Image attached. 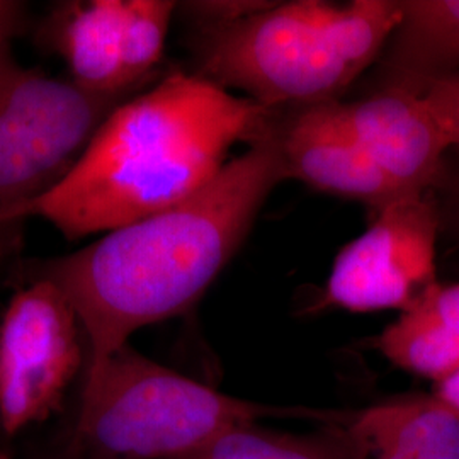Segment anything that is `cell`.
<instances>
[{
	"label": "cell",
	"instance_id": "ac0fdd59",
	"mask_svg": "<svg viewBox=\"0 0 459 459\" xmlns=\"http://www.w3.org/2000/svg\"><path fill=\"white\" fill-rule=\"evenodd\" d=\"M0 459H7V458H5V456H4V455H2V453H0Z\"/></svg>",
	"mask_w": 459,
	"mask_h": 459
},
{
	"label": "cell",
	"instance_id": "9a60e30c",
	"mask_svg": "<svg viewBox=\"0 0 459 459\" xmlns=\"http://www.w3.org/2000/svg\"><path fill=\"white\" fill-rule=\"evenodd\" d=\"M420 92L439 116L449 136L451 148L459 150V74L434 81Z\"/></svg>",
	"mask_w": 459,
	"mask_h": 459
},
{
	"label": "cell",
	"instance_id": "5bb4252c",
	"mask_svg": "<svg viewBox=\"0 0 459 459\" xmlns=\"http://www.w3.org/2000/svg\"><path fill=\"white\" fill-rule=\"evenodd\" d=\"M179 459H347V451L337 427L298 436L248 424L230 429Z\"/></svg>",
	"mask_w": 459,
	"mask_h": 459
},
{
	"label": "cell",
	"instance_id": "277c9868",
	"mask_svg": "<svg viewBox=\"0 0 459 459\" xmlns=\"http://www.w3.org/2000/svg\"><path fill=\"white\" fill-rule=\"evenodd\" d=\"M349 411L273 407L221 394L130 345L85 377L77 437L92 459H179L233 427L263 419L344 426Z\"/></svg>",
	"mask_w": 459,
	"mask_h": 459
},
{
	"label": "cell",
	"instance_id": "9c48e42d",
	"mask_svg": "<svg viewBox=\"0 0 459 459\" xmlns=\"http://www.w3.org/2000/svg\"><path fill=\"white\" fill-rule=\"evenodd\" d=\"M341 109L351 132L400 193L427 195L439 181L451 142L422 92L394 85L341 104Z\"/></svg>",
	"mask_w": 459,
	"mask_h": 459
},
{
	"label": "cell",
	"instance_id": "4fadbf2b",
	"mask_svg": "<svg viewBox=\"0 0 459 459\" xmlns=\"http://www.w3.org/2000/svg\"><path fill=\"white\" fill-rule=\"evenodd\" d=\"M390 43L394 85L420 92L459 74V0H403Z\"/></svg>",
	"mask_w": 459,
	"mask_h": 459
},
{
	"label": "cell",
	"instance_id": "8fae6325",
	"mask_svg": "<svg viewBox=\"0 0 459 459\" xmlns=\"http://www.w3.org/2000/svg\"><path fill=\"white\" fill-rule=\"evenodd\" d=\"M337 430L347 459H459V413L432 394L352 411Z\"/></svg>",
	"mask_w": 459,
	"mask_h": 459
},
{
	"label": "cell",
	"instance_id": "2e32d148",
	"mask_svg": "<svg viewBox=\"0 0 459 459\" xmlns=\"http://www.w3.org/2000/svg\"><path fill=\"white\" fill-rule=\"evenodd\" d=\"M22 24V5L11 0H0V79L14 65L11 58V41Z\"/></svg>",
	"mask_w": 459,
	"mask_h": 459
},
{
	"label": "cell",
	"instance_id": "3957f363",
	"mask_svg": "<svg viewBox=\"0 0 459 459\" xmlns=\"http://www.w3.org/2000/svg\"><path fill=\"white\" fill-rule=\"evenodd\" d=\"M400 0H298L220 24H199L197 75L267 109L333 102L385 48Z\"/></svg>",
	"mask_w": 459,
	"mask_h": 459
},
{
	"label": "cell",
	"instance_id": "8992f818",
	"mask_svg": "<svg viewBox=\"0 0 459 459\" xmlns=\"http://www.w3.org/2000/svg\"><path fill=\"white\" fill-rule=\"evenodd\" d=\"M87 339L49 279L17 291L0 322V424L9 436L48 419L83 362Z\"/></svg>",
	"mask_w": 459,
	"mask_h": 459
},
{
	"label": "cell",
	"instance_id": "7a4b0ae2",
	"mask_svg": "<svg viewBox=\"0 0 459 459\" xmlns=\"http://www.w3.org/2000/svg\"><path fill=\"white\" fill-rule=\"evenodd\" d=\"M273 133V109L197 74H172L116 106L65 179L0 214V227L41 218L68 240L126 227L195 196L235 143Z\"/></svg>",
	"mask_w": 459,
	"mask_h": 459
},
{
	"label": "cell",
	"instance_id": "6da1fadb",
	"mask_svg": "<svg viewBox=\"0 0 459 459\" xmlns=\"http://www.w3.org/2000/svg\"><path fill=\"white\" fill-rule=\"evenodd\" d=\"M288 179L276 130L195 196L108 231L45 267L87 339V377L136 330L187 312L246 240L271 191Z\"/></svg>",
	"mask_w": 459,
	"mask_h": 459
},
{
	"label": "cell",
	"instance_id": "5b68a950",
	"mask_svg": "<svg viewBox=\"0 0 459 459\" xmlns=\"http://www.w3.org/2000/svg\"><path fill=\"white\" fill-rule=\"evenodd\" d=\"M121 100L16 64L0 79V214L47 195Z\"/></svg>",
	"mask_w": 459,
	"mask_h": 459
},
{
	"label": "cell",
	"instance_id": "e0dca14e",
	"mask_svg": "<svg viewBox=\"0 0 459 459\" xmlns=\"http://www.w3.org/2000/svg\"><path fill=\"white\" fill-rule=\"evenodd\" d=\"M432 394L459 413V369L455 375L436 383Z\"/></svg>",
	"mask_w": 459,
	"mask_h": 459
},
{
	"label": "cell",
	"instance_id": "52a82bcc",
	"mask_svg": "<svg viewBox=\"0 0 459 459\" xmlns=\"http://www.w3.org/2000/svg\"><path fill=\"white\" fill-rule=\"evenodd\" d=\"M439 216L427 195L375 210L371 227L337 255L318 308L407 312L437 282Z\"/></svg>",
	"mask_w": 459,
	"mask_h": 459
},
{
	"label": "cell",
	"instance_id": "ba28073f",
	"mask_svg": "<svg viewBox=\"0 0 459 459\" xmlns=\"http://www.w3.org/2000/svg\"><path fill=\"white\" fill-rule=\"evenodd\" d=\"M176 9L169 0L64 2L43 36L65 60L72 82L121 100L162 62Z\"/></svg>",
	"mask_w": 459,
	"mask_h": 459
},
{
	"label": "cell",
	"instance_id": "7c38bea8",
	"mask_svg": "<svg viewBox=\"0 0 459 459\" xmlns=\"http://www.w3.org/2000/svg\"><path fill=\"white\" fill-rule=\"evenodd\" d=\"M388 361L434 385L459 369V282H436L369 341Z\"/></svg>",
	"mask_w": 459,
	"mask_h": 459
},
{
	"label": "cell",
	"instance_id": "30bf717a",
	"mask_svg": "<svg viewBox=\"0 0 459 459\" xmlns=\"http://www.w3.org/2000/svg\"><path fill=\"white\" fill-rule=\"evenodd\" d=\"M276 134L288 178L333 196L359 201L373 212L407 196L377 169L351 132L341 102L303 108Z\"/></svg>",
	"mask_w": 459,
	"mask_h": 459
}]
</instances>
